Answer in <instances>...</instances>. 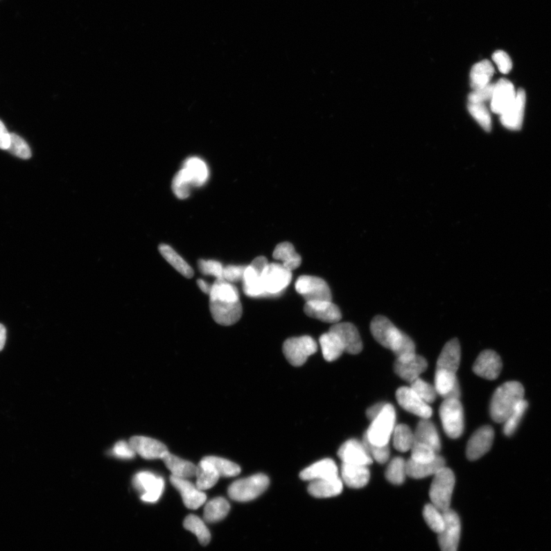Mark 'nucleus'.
<instances>
[{
  "mask_svg": "<svg viewBox=\"0 0 551 551\" xmlns=\"http://www.w3.org/2000/svg\"><path fill=\"white\" fill-rule=\"evenodd\" d=\"M414 435V444H423L432 448L438 454L441 450L439 433L429 419H422L417 426Z\"/></svg>",
  "mask_w": 551,
  "mask_h": 551,
  "instance_id": "obj_29",
  "label": "nucleus"
},
{
  "mask_svg": "<svg viewBox=\"0 0 551 551\" xmlns=\"http://www.w3.org/2000/svg\"><path fill=\"white\" fill-rule=\"evenodd\" d=\"M461 347L457 339L446 342L441 351L437 363V369L457 374L460 365Z\"/></svg>",
  "mask_w": 551,
  "mask_h": 551,
  "instance_id": "obj_26",
  "label": "nucleus"
},
{
  "mask_svg": "<svg viewBox=\"0 0 551 551\" xmlns=\"http://www.w3.org/2000/svg\"><path fill=\"white\" fill-rule=\"evenodd\" d=\"M395 409L392 404L386 403L383 410L374 419L364 435L372 444L388 445L395 428Z\"/></svg>",
  "mask_w": 551,
  "mask_h": 551,
  "instance_id": "obj_4",
  "label": "nucleus"
},
{
  "mask_svg": "<svg viewBox=\"0 0 551 551\" xmlns=\"http://www.w3.org/2000/svg\"><path fill=\"white\" fill-rule=\"evenodd\" d=\"M129 444L134 452L145 460H161L168 453L165 444L150 437H133L130 438Z\"/></svg>",
  "mask_w": 551,
  "mask_h": 551,
  "instance_id": "obj_20",
  "label": "nucleus"
},
{
  "mask_svg": "<svg viewBox=\"0 0 551 551\" xmlns=\"http://www.w3.org/2000/svg\"><path fill=\"white\" fill-rule=\"evenodd\" d=\"M134 488L141 493L142 501L157 502L165 489L163 478L150 472H141L135 475L133 480Z\"/></svg>",
  "mask_w": 551,
  "mask_h": 551,
  "instance_id": "obj_10",
  "label": "nucleus"
},
{
  "mask_svg": "<svg viewBox=\"0 0 551 551\" xmlns=\"http://www.w3.org/2000/svg\"><path fill=\"white\" fill-rule=\"evenodd\" d=\"M270 484L264 474H256L234 482L229 488V496L233 500L247 502L254 500L265 491Z\"/></svg>",
  "mask_w": 551,
  "mask_h": 551,
  "instance_id": "obj_5",
  "label": "nucleus"
},
{
  "mask_svg": "<svg viewBox=\"0 0 551 551\" xmlns=\"http://www.w3.org/2000/svg\"><path fill=\"white\" fill-rule=\"evenodd\" d=\"M246 266L229 265L224 268V280L229 283H236L243 280Z\"/></svg>",
  "mask_w": 551,
  "mask_h": 551,
  "instance_id": "obj_56",
  "label": "nucleus"
},
{
  "mask_svg": "<svg viewBox=\"0 0 551 551\" xmlns=\"http://www.w3.org/2000/svg\"><path fill=\"white\" fill-rule=\"evenodd\" d=\"M299 476L301 480L310 482L335 479L340 477L339 468L333 460L324 459L304 469Z\"/></svg>",
  "mask_w": 551,
  "mask_h": 551,
  "instance_id": "obj_24",
  "label": "nucleus"
},
{
  "mask_svg": "<svg viewBox=\"0 0 551 551\" xmlns=\"http://www.w3.org/2000/svg\"><path fill=\"white\" fill-rule=\"evenodd\" d=\"M318 350V345L312 337L304 335L290 338L283 345V354L293 366L299 367L306 363L308 357Z\"/></svg>",
  "mask_w": 551,
  "mask_h": 551,
  "instance_id": "obj_7",
  "label": "nucleus"
},
{
  "mask_svg": "<svg viewBox=\"0 0 551 551\" xmlns=\"http://www.w3.org/2000/svg\"><path fill=\"white\" fill-rule=\"evenodd\" d=\"M528 408V403L526 400H521L513 410L508 419L503 423V432L506 437H511L518 429L521 419L525 415Z\"/></svg>",
  "mask_w": 551,
  "mask_h": 551,
  "instance_id": "obj_45",
  "label": "nucleus"
},
{
  "mask_svg": "<svg viewBox=\"0 0 551 551\" xmlns=\"http://www.w3.org/2000/svg\"><path fill=\"white\" fill-rule=\"evenodd\" d=\"M492 60L496 64L497 67L502 73H508L512 69V61L508 54L504 51L498 50L492 55Z\"/></svg>",
  "mask_w": 551,
  "mask_h": 551,
  "instance_id": "obj_55",
  "label": "nucleus"
},
{
  "mask_svg": "<svg viewBox=\"0 0 551 551\" xmlns=\"http://www.w3.org/2000/svg\"><path fill=\"white\" fill-rule=\"evenodd\" d=\"M445 527L438 534L441 551H458L461 534L460 519L457 512L450 509L445 511Z\"/></svg>",
  "mask_w": 551,
  "mask_h": 551,
  "instance_id": "obj_11",
  "label": "nucleus"
},
{
  "mask_svg": "<svg viewBox=\"0 0 551 551\" xmlns=\"http://www.w3.org/2000/svg\"><path fill=\"white\" fill-rule=\"evenodd\" d=\"M445 465L444 458L439 455L430 462H417L410 459L407 461V474L408 476L415 480L424 479L435 475L440 469L444 468Z\"/></svg>",
  "mask_w": 551,
  "mask_h": 551,
  "instance_id": "obj_28",
  "label": "nucleus"
},
{
  "mask_svg": "<svg viewBox=\"0 0 551 551\" xmlns=\"http://www.w3.org/2000/svg\"><path fill=\"white\" fill-rule=\"evenodd\" d=\"M196 487L202 491L214 487L220 476L209 461L203 458L197 466Z\"/></svg>",
  "mask_w": 551,
  "mask_h": 551,
  "instance_id": "obj_32",
  "label": "nucleus"
},
{
  "mask_svg": "<svg viewBox=\"0 0 551 551\" xmlns=\"http://www.w3.org/2000/svg\"><path fill=\"white\" fill-rule=\"evenodd\" d=\"M230 509V504L225 498H213L204 506V520L208 523H218L227 516Z\"/></svg>",
  "mask_w": 551,
  "mask_h": 551,
  "instance_id": "obj_39",
  "label": "nucleus"
},
{
  "mask_svg": "<svg viewBox=\"0 0 551 551\" xmlns=\"http://www.w3.org/2000/svg\"><path fill=\"white\" fill-rule=\"evenodd\" d=\"M7 150L21 159H28L32 157V152L28 143L23 138L15 134H10V145Z\"/></svg>",
  "mask_w": 551,
  "mask_h": 551,
  "instance_id": "obj_51",
  "label": "nucleus"
},
{
  "mask_svg": "<svg viewBox=\"0 0 551 551\" xmlns=\"http://www.w3.org/2000/svg\"><path fill=\"white\" fill-rule=\"evenodd\" d=\"M386 403L381 402L374 405L371 406L366 411L367 417L371 421L376 419L381 412L382 410H383L384 407L385 406Z\"/></svg>",
  "mask_w": 551,
  "mask_h": 551,
  "instance_id": "obj_59",
  "label": "nucleus"
},
{
  "mask_svg": "<svg viewBox=\"0 0 551 551\" xmlns=\"http://www.w3.org/2000/svg\"><path fill=\"white\" fill-rule=\"evenodd\" d=\"M396 399L399 405L409 413L422 419H430L432 414L430 404L423 401L410 387H400L396 392Z\"/></svg>",
  "mask_w": 551,
  "mask_h": 551,
  "instance_id": "obj_13",
  "label": "nucleus"
},
{
  "mask_svg": "<svg viewBox=\"0 0 551 551\" xmlns=\"http://www.w3.org/2000/svg\"><path fill=\"white\" fill-rule=\"evenodd\" d=\"M446 435L458 439L464 431V411L460 399H444L439 410Z\"/></svg>",
  "mask_w": 551,
  "mask_h": 551,
  "instance_id": "obj_6",
  "label": "nucleus"
},
{
  "mask_svg": "<svg viewBox=\"0 0 551 551\" xmlns=\"http://www.w3.org/2000/svg\"><path fill=\"white\" fill-rule=\"evenodd\" d=\"M392 436L394 447L399 452L410 451L414 444V432L406 424L395 426Z\"/></svg>",
  "mask_w": 551,
  "mask_h": 551,
  "instance_id": "obj_41",
  "label": "nucleus"
},
{
  "mask_svg": "<svg viewBox=\"0 0 551 551\" xmlns=\"http://www.w3.org/2000/svg\"><path fill=\"white\" fill-rule=\"evenodd\" d=\"M198 268H200L201 273L204 275L215 277L216 280H224L223 272L225 268L218 261L200 260L198 261Z\"/></svg>",
  "mask_w": 551,
  "mask_h": 551,
  "instance_id": "obj_53",
  "label": "nucleus"
},
{
  "mask_svg": "<svg viewBox=\"0 0 551 551\" xmlns=\"http://www.w3.org/2000/svg\"><path fill=\"white\" fill-rule=\"evenodd\" d=\"M184 170L195 187H201L209 179V168L204 161L197 157L188 159L184 164Z\"/></svg>",
  "mask_w": 551,
  "mask_h": 551,
  "instance_id": "obj_34",
  "label": "nucleus"
},
{
  "mask_svg": "<svg viewBox=\"0 0 551 551\" xmlns=\"http://www.w3.org/2000/svg\"><path fill=\"white\" fill-rule=\"evenodd\" d=\"M502 362L500 356L493 350H484L475 360L473 370L476 376L493 381L500 376Z\"/></svg>",
  "mask_w": 551,
  "mask_h": 551,
  "instance_id": "obj_14",
  "label": "nucleus"
},
{
  "mask_svg": "<svg viewBox=\"0 0 551 551\" xmlns=\"http://www.w3.org/2000/svg\"><path fill=\"white\" fill-rule=\"evenodd\" d=\"M371 333L382 347L394 352L396 359H407L416 354L414 341L401 332L383 315H377L371 322Z\"/></svg>",
  "mask_w": 551,
  "mask_h": 551,
  "instance_id": "obj_1",
  "label": "nucleus"
},
{
  "mask_svg": "<svg viewBox=\"0 0 551 551\" xmlns=\"http://www.w3.org/2000/svg\"><path fill=\"white\" fill-rule=\"evenodd\" d=\"M495 73L494 66L489 60H483L476 63L470 73V82L473 90L490 85L491 80Z\"/></svg>",
  "mask_w": 551,
  "mask_h": 551,
  "instance_id": "obj_37",
  "label": "nucleus"
},
{
  "mask_svg": "<svg viewBox=\"0 0 551 551\" xmlns=\"http://www.w3.org/2000/svg\"><path fill=\"white\" fill-rule=\"evenodd\" d=\"M304 312L308 317L332 323V324L340 322L342 319L340 308L334 304L332 301L306 302L304 306Z\"/></svg>",
  "mask_w": 551,
  "mask_h": 551,
  "instance_id": "obj_22",
  "label": "nucleus"
},
{
  "mask_svg": "<svg viewBox=\"0 0 551 551\" xmlns=\"http://www.w3.org/2000/svg\"><path fill=\"white\" fill-rule=\"evenodd\" d=\"M209 297L210 300L223 301V302L240 301L239 292L236 286L225 280H216L211 285Z\"/></svg>",
  "mask_w": 551,
  "mask_h": 551,
  "instance_id": "obj_38",
  "label": "nucleus"
},
{
  "mask_svg": "<svg viewBox=\"0 0 551 551\" xmlns=\"http://www.w3.org/2000/svg\"><path fill=\"white\" fill-rule=\"evenodd\" d=\"M423 516L433 532L439 534L444 531L446 524L444 511L436 508L432 504H428L424 507Z\"/></svg>",
  "mask_w": 551,
  "mask_h": 551,
  "instance_id": "obj_44",
  "label": "nucleus"
},
{
  "mask_svg": "<svg viewBox=\"0 0 551 551\" xmlns=\"http://www.w3.org/2000/svg\"><path fill=\"white\" fill-rule=\"evenodd\" d=\"M161 460L164 462L173 476L189 480L196 475L197 466L193 462L176 457L170 452L166 453Z\"/></svg>",
  "mask_w": 551,
  "mask_h": 551,
  "instance_id": "obj_31",
  "label": "nucleus"
},
{
  "mask_svg": "<svg viewBox=\"0 0 551 551\" xmlns=\"http://www.w3.org/2000/svg\"><path fill=\"white\" fill-rule=\"evenodd\" d=\"M343 482L340 477L335 479L311 482L308 491L312 496L318 498L335 497L342 493Z\"/></svg>",
  "mask_w": 551,
  "mask_h": 551,
  "instance_id": "obj_30",
  "label": "nucleus"
},
{
  "mask_svg": "<svg viewBox=\"0 0 551 551\" xmlns=\"http://www.w3.org/2000/svg\"><path fill=\"white\" fill-rule=\"evenodd\" d=\"M410 388L424 401L430 404L437 399V393L435 386L419 378L410 383Z\"/></svg>",
  "mask_w": 551,
  "mask_h": 551,
  "instance_id": "obj_48",
  "label": "nucleus"
},
{
  "mask_svg": "<svg viewBox=\"0 0 551 551\" xmlns=\"http://www.w3.org/2000/svg\"><path fill=\"white\" fill-rule=\"evenodd\" d=\"M268 261L265 256H257L256 259L252 261L251 265L257 271L259 272L260 274H262L263 271L266 267L268 265Z\"/></svg>",
  "mask_w": 551,
  "mask_h": 551,
  "instance_id": "obj_60",
  "label": "nucleus"
},
{
  "mask_svg": "<svg viewBox=\"0 0 551 551\" xmlns=\"http://www.w3.org/2000/svg\"><path fill=\"white\" fill-rule=\"evenodd\" d=\"M342 464L369 466L373 460L367 453L362 441L351 439L344 442L338 451Z\"/></svg>",
  "mask_w": 551,
  "mask_h": 551,
  "instance_id": "obj_17",
  "label": "nucleus"
},
{
  "mask_svg": "<svg viewBox=\"0 0 551 551\" xmlns=\"http://www.w3.org/2000/svg\"><path fill=\"white\" fill-rule=\"evenodd\" d=\"M410 459L417 462H430L439 455L432 448L423 444H414Z\"/></svg>",
  "mask_w": 551,
  "mask_h": 551,
  "instance_id": "obj_52",
  "label": "nucleus"
},
{
  "mask_svg": "<svg viewBox=\"0 0 551 551\" xmlns=\"http://www.w3.org/2000/svg\"><path fill=\"white\" fill-rule=\"evenodd\" d=\"M242 281H243V290L247 296L250 297H268L263 286L261 274L255 270L251 264L246 266Z\"/></svg>",
  "mask_w": 551,
  "mask_h": 551,
  "instance_id": "obj_36",
  "label": "nucleus"
},
{
  "mask_svg": "<svg viewBox=\"0 0 551 551\" xmlns=\"http://www.w3.org/2000/svg\"><path fill=\"white\" fill-rule=\"evenodd\" d=\"M10 145V134L5 127L4 123L0 121V149L7 150Z\"/></svg>",
  "mask_w": 551,
  "mask_h": 551,
  "instance_id": "obj_58",
  "label": "nucleus"
},
{
  "mask_svg": "<svg viewBox=\"0 0 551 551\" xmlns=\"http://www.w3.org/2000/svg\"><path fill=\"white\" fill-rule=\"evenodd\" d=\"M209 305L213 319L218 324L225 326L235 324L240 320L243 313V308L240 301L223 302V301L210 300Z\"/></svg>",
  "mask_w": 551,
  "mask_h": 551,
  "instance_id": "obj_15",
  "label": "nucleus"
},
{
  "mask_svg": "<svg viewBox=\"0 0 551 551\" xmlns=\"http://www.w3.org/2000/svg\"><path fill=\"white\" fill-rule=\"evenodd\" d=\"M273 257L275 260L281 261L282 265L290 271L297 269L302 263L300 255L296 252L295 248L289 242L279 244L274 250Z\"/></svg>",
  "mask_w": 551,
  "mask_h": 551,
  "instance_id": "obj_35",
  "label": "nucleus"
},
{
  "mask_svg": "<svg viewBox=\"0 0 551 551\" xmlns=\"http://www.w3.org/2000/svg\"><path fill=\"white\" fill-rule=\"evenodd\" d=\"M197 283L198 288H200L203 292H204L205 294H208V295H209L211 286H210L204 281L201 280V279H200V280H198Z\"/></svg>",
  "mask_w": 551,
  "mask_h": 551,
  "instance_id": "obj_62",
  "label": "nucleus"
},
{
  "mask_svg": "<svg viewBox=\"0 0 551 551\" xmlns=\"http://www.w3.org/2000/svg\"><path fill=\"white\" fill-rule=\"evenodd\" d=\"M193 184L184 168L176 174L173 182V190L180 200H186L189 195Z\"/></svg>",
  "mask_w": 551,
  "mask_h": 551,
  "instance_id": "obj_47",
  "label": "nucleus"
},
{
  "mask_svg": "<svg viewBox=\"0 0 551 551\" xmlns=\"http://www.w3.org/2000/svg\"><path fill=\"white\" fill-rule=\"evenodd\" d=\"M454 473L449 468L444 467L433 475L430 489L431 504L440 511L451 509L452 496L455 487Z\"/></svg>",
  "mask_w": 551,
  "mask_h": 551,
  "instance_id": "obj_3",
  "label": "nucleus"
},
{
  "mask_svg": "<svg viewBox=\"0 0 551 551\" xmlns=\"http://www.w3.org/2000/svg\"><path fill=\"white\" fill-rule=\"evenodd\" d=\"M184 527L193 533L202 545H207L211 541V534L204 521L200 517L190 514L184 521Z\"/></svg>",
  "mask_w": 551,
  "mask_h": 551,
  "instance_id": "obj_42",
  "label": "nucleus"
},
{
  "mask_svg": "<svg viewBox=\"0 0 551 551\" xmlns=\"http://www.w3.org/2000/svg\"><path fill=\"white\" fill-rule=\"evenodd\" d=\"M214 466L220 477H235L240 473V467L234 462L218 457H204Z\"/></svg>",
  "mask_w": 551,
  "mask_h": 551,
  "instance_id": "obj_46",
  "label": "nucleus"
},
{
  "mask_svg": "<svg viewBox=\"0 0 551 551\" xmlns=\"http://www.w3.org/2000/svg\"><path fill=\"white\" fill-rule=\"evenodd\" d=\"M297 292L306 302L332 301V293L327 283L322 279L313 276H301L295 284Z\"/></svg>",
  "mask_w": 551,
  "mask_h": 551,
  "instance_id": "obj_9",
  "label": "nucleus"
},
{
  "mask_svg": "<svg viewBox=\"0 0 551 551\" xmlns=\"http://www.w3.org/2000/svg\"><path fill=\"white\" fill-rule=\"evenodd\" d=\"M525 104V91L519 89L511 106L500 115L501 122L505 128L512 130L521 129L524 121Z\"/></svg>",
  "mask_w": 551,
  "mask_h": 551,
  "instance_id": "obj_23",
  "label": "nucleus"
},
{
  "mask_svg": "<svg viewBox=\"0 0 551 551\" xmlns=\"http://www.w3.org/2000/svg\"><path fill=\"white\" fill-rule=\"evenodd\" d=\"M495 431L490 426L478 429L469 439L466 457L470 461H475L486 455L493 444Z\"/></svg>",
  "mask_w": 551,
  "mask_h": 551,
  "instance_id": "obj_12",
  "label": "nucleus"
},
{
  "mask_svg": "<svg viewBox=\"0 0 551 551\" xmlns=\"http://www.w3.org/2000/svg\"><path fill=\"white\" fill-rule=\"evenodd\" d=\"M112 453L116 457L124 460L133 459L136 455L133 448L131 447L129 443L124 440L119 441V443H116Z\"/></svg>",
  "mask_w": 551,
  "mask_h": 551,
  "instance_id": "obj_57",
  "label": "nucleus"
},
{
  "mask_svg": "<svg viewBox=\"0 0 551 551\" xmlns=\"http://www.w3.org/2000/svg\"><path fill=\"white\" fill-rule=\"evenodd\" d=\"M320 344L323 357L327 362H334L339 358L344 351V345L338 336L332 331L321 335Z\"/></svg>",
  "mask_w": 551,
  "mask_h": 551,
  "instance_id": "obj_33",
  "label": "nucleus"
},
{
  "mask_svg": "<svg viewBox=\"0 0 551 551\" xmlns=\"http://www.w3.org/2000/svg\"><path fill=\"white\" fill-rule=\"evenodd\" d=\"M495 85L490 84L486 87L474 90L469 95L470 104H484L487 101L491 100L493 94Z\"/></svg>",
  "mask_w": 551,
  "mask_h": 551,
  "instance_id": "obj_54",
  "label": "nucleus"
},
{
  "mask_svg": "<svg viewBox=\"0 0 551 551\" xmlns=\"http://www.w3.org/2000/svg\"><path fill=\"white\" fill-rule=\"evenodd\" d=\"M435 387L437 394L442 396L444 399L460 398V387L455 373L437 369Z\"/></svg>",
  "mask_w": 551,
  "mask_h": 551,
  "instance_id": "obj_25",
  "label": "nucleus"
},
{
  "mask_svg": "<svg viewBox=\"0 0 551 551\" xmlns=\"http://www.w3.org/2000/svg\"><path fill=\"white\" fill-rule=\"evenodd\" d=\"M428 362L423 357L415 354L407 359H396L394 371L404 381L412 383L428 369Z\"/></svg>",
  "mask_w": 551,
  "mask_h": 551,
  "instance_id": "obj_21",
  "label": "nucleus"
},
{
  "mask_svg": "<svg viewBox=\"0 0 551 551\" xmlns=\"http://www.w3.org/2000/svg\"><path fill=\"white\" fill-rule=\"evenodd\" d=\"M468 110L473 119L480 123L484 130H491V119L488 108L484 104H469Z\"/></svg>",
  "mask_w": 551,
  "mask_h": 551,
  "instance_id": "obj_49",
  "label": "nucleus"
},
{
  "mask_svg": "<svg viewBox=\"0 0 551 551\" xmlns=\"http://www.w3.org/2000/svg\"><path fill=\"white\" fill-rule=\"evenodd\" d=\"M159 249L160 254L163 255L165 260L170 263V265L180 272L182 276L186 278H192L193 277V269L189 265V263L180 254L176 253L173 247L167 245H161Z\"/></svg>",
  "mask_w": 551,
  "mask_h": 551,
  "instance_id": "obj_40",
  "label": "nucleus"
},
{
  "mask_svg": "<svg viewBox=\"0 0 551 551\" xmlns=\"http://www.w3.org/2000/svg\"><path fill=\"white\" fill-rule=\"evenodd\" d=\"M407 476V461L401 457L394 458L388 464L385 471L387 481L399 486L405 481Z\"/></svg>",
  "mask_w": 551,
  "mask_h": 551,
  "instance_id": "obj_43",
  "label": "nucleus"
},
{
  "mask_svg": "<svg viewBox=\"0 0 551 551\" xmlns=\"http://www.w3.org/2000/svg\"><path fill=\"white\" fill-rule=\"evenodd\" d=\"M525 388L518 381L505 382L499 386L490 403V415L495 422L503 423L517 403L525 399Z\"/></svg>",
  "mask_w": 551,
  "mask_h": 551,
  "instance_id": "obj_2",
  "label": "nucleus"
},
{
  "mask_svg": "<svg viewBox=\"0 0 551 551\" xmlns=\"http://www.w3.org/2000/svg\"><path fill=\"white\" fill-rule=\"evenodd\" d=\"M517 91L509 80L500 79L495 84L493 94L491 99V112L501 115L512 104L516 98Z\"/></svg>",
  "mask_w": 551,
  "mask_h": 551,
  "instance_id": "obj_18",
  "label": "nucleus"
},
{
  "mask_svg": "<svg viewBox=\"0 0 551 551\" xmlns=\"http://www.w3.org/2000/svg\"><path fill=\"white\" fill-rule=\"evenodd\" d=\"M6 341V329L3 325L0 324V351H1Z\"/></svg>",
  "mask_w": 551,
  "mask_h": 551,
  "instance_id": "obj_61",
  "label": "nucleus"
},
{
  "mask_svg": "<svg viewBox=\"0 0 551 551\" xmlns=\"http://www.w3.org/2000/svg\"><path fill=\"white\" fill-rule=\"evenodd\" d=\"M173 486L180 491L184 504L189 509H198L207 500V494L186 479L170 476Z\"/></svg>",
  "mask_w": 551,
  "mask_h": 551,
  "instance_id": "obj_16",
  "label": "nucleus"
},
{
  "mask_svg": "<svg viewBox=\"0 0 551 551\" xmlns=\"http://www.w3.org/2000/svg\"><path fill=\"white\" fill-rule=\"evenodd\" d=\"M362 443L371 459L376 460L378 464H384L390 458V448H389L388 445L378 446L372 444L365 435L363 436Z\"/></svg>",
  "mask_w": 551,
  "mask_h": 551,
  "instance_id": "obj_50",
  "label": "nucleus"
},
{
  "mask_svg": "<svg viewBox=\"0 0 551 551\" xmlns=\"http://www.w3.org/2000/svg\"><path fill=\"white\" fill-rule=\"evenodd\" d=\"M261 281L268 296H278L288 288L292 281V271L281 263H272L263 271Z\"/></svg>",
  "mask_w": 551,
  "mask_h": 551,
  "instance_id": "obj_8",
  "label": "nucleus"
},
{
  "mask_svg": "<svg viewBox=\"0 0 551 551\" xmlns=\"http://www.w3.org/2000/svg\"><path fill=\"white\" fill-rule=\"evenodd\" d=\"M340 337L344 351L351 355H357L362 351L363 344L357 328L349 322H338L329 329Z\"/></svg>",
  "mask_w": 551,
  "mask_h": 551,
  "instance_id": "obj_19",
  "label": "nucleus"
},
{
  "mask_svg": "<svg viewBox=\"0 0 551 551\" xmlns=\"http://www.w3.org/2000/svg\"><path fill=\"white\" fill-rule=\"evenodd\" d=\"M342 480L351 489H362L370 480V471L366 466L342 464L341 466Z\"/></svg>",
  "mask_w": 551,
  "mask_h": 551,
  "instance_id": "obj_27",
  "label": "nucleus"
}]
</instances>
